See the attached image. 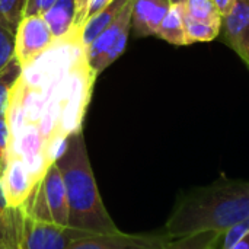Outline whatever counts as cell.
<instances>
[{"label": "cell", "instance_id": "d6986e66", "mask_svg": "<svg viewBox=\"0 0 249 249\" xmlns=\"http://www.w3.org/2000/svg\"><path fill=\"white\" fill-rule=\"evenodd\" d=\"M26 1L28 0H0V25L15 34L25 16Z\"/></svg>", "mask_w": 249, "mask_h": 249}, {"label": "cell", "instance_id": "3957f363", "mask_svg": "<svg viewBox=\"0 0 249 249\" xmlns=\"http://www.w3.org/2000/svg\"><path fill=\"white\" fill-rule=\"evenodd\" d=\"M22 209L35 219L69 226L66 188L61 174L54 162L36 182L32 194Z\"/></svg>", "mask_w": 249, "mask_h": 249}, {"label": "cell", "instance_id": "ac0fdd59", "mask_svg": "<svg viewBox=\"0 0 249 249\" xmlns=\"http://www.w3.org/2000/svg\"><path fill=\"white\" fill-rule=\"evenodd\" d=\"M185 16L200 22L222 23V15L213 0H187L184 3Z\"/></svg>", "mask_w": 249, "mask_h": 249}, {"label": "cell", "instance_id": "83f0119b", "mask_svg": "<svg viewBox=\"0 0 249 249\" xmlns=\"http://www.w3.org/2000/svg\"><path fill=\"white\" fill-rule=\"evenodd\" d=\"M171 1V4H184L187 0H169Z\"/></svg>", "mask_w": 249, "mask_h": 249}, {"label": "cell", "instance_id": "cb8c5ba5", "mask_svg": "<svg viewBox=\"0 0 249 249\" xmlns=\"http://www.w3.org/2000/svg\"><path fill=\"white\" fill-rule=\"evenodd\" d=\"M111 0H90L89 7H88V19L93 15H96L98 12H101ZM86 19V20H88Z\"/></svg>", "mask_w": 249, "mask_h": 249}, {"label": "cell", "instance_id": "30bf717a", "mask_svg": "<svg viewBox=\"0 0 249 249\" xmlns=\"http://www.w3.org/2000/svg\"><path fill=\"white\" fill-rule=\"evenodd\" d=\"M171 7L169 0H134L131 28L137 36H156V32Z\"/></svg>", "mask_w": 249, "mask_h": 249}, {"label": "cell", "instance_id": "d4e9b609", "mask_svg": "<svg viewBox=\"0 0 249 249\" xmlns=\"http://www.w3.org/2000/svg\"><path fill=\"white\" fill-rule=\"evenodd\" d=\"M213 3H214L216 7L219 9L220 15L225 16V15H228V13L232 10V7L235 6L236 0H213Z\"/></svg>", "mask_w": 249, "mask_h": 249}, {"label": "cell", "instance_id": "277c9868", "mask_svg": "<svg viewBox=\"0 0 249 249\" xmlns=\"http://www.w3.org/2000/svg\"><path fill=\"white\" fill-rule=\"evenodd\" d=\"M89 235L92 233L35 219L20 207L18 249H69Z\"/></svg>", "mask_w": 249, "mask_h": 249}, {"label": "cell", "instance_id": "6da1fadb", "mask_svg": "<svg viewBox=\"0 0 249 249\" xmlns=\"http://www.w3.org/2000/svg\"><path fill=\"white\" fill-rule=\"evenodd\" d=\"M249 217V179L220 178L179 194L165 235L181 239L200 232H226Z\"/></svg>", "mask_w": 249, "mask_h": 249}, {"label": "cell", "instance_id": "44dd1931", "mask_svg": "<svg viewBox=\"0 0 249 249\" xmlns=\"http://www.w3.org/2000/svg\"><path fill=\"white\" fill-rule=\"evenodd\" d=\"M10 155V133L6 118H0V175L4 171Z\"/></svg>", "mask_w": 249, "mask_h": 249}, {"label": "cell", "instance_id": "603a6c76", "mask_svg": "<svg viewBox=\"0 0 249 249\" xmlns=\"http://www.w3.org/2000/svg\"><path fill=\"white\" fill-rule=\"evenodd\" d=\"M54 1L55 0H28L26 1V9H25V16L42 15Z\"/></svg>", "mask_w": 249, "mask_h": 249}, {"label": "cell", "instance_id": "5bb4252c", "mask_svg": "<svg viewBox=\"0 0 249 249\" xmlns=\"http://www.w3.org/2000/svg\"><path fill=\"white\" fill-rule=\"evenodd\" d=\"M20 74L22 66L15 57L0 70V118H6L9 96L16 82L20 79Z\"/></svg>", "mask_w": 249, "mask_h": 249}, {"label": "cell", "instance_id": "7a4b0ae2", "mask_svg": "<svg viewBox=\"0 0 249 249\" xmlns=\"http://www.w3.org/2000/svg\"><path fill=\"white\" fill-rule=\"evenodd\" d=\"M54 163L66 188L69 226L90 233L118 232L101 198L82 131L67 137L66 147Z\"/></svg>", "mask_w": 249, "mask_h": 249}, {"label": "cell", "instance_id": "ffe728a7", "mask_svg": "<svg viewBox=\"0 0 249 249\" xmlns=\"http://www.w3.org/2000/svg\"><path fill=\"white\" fill-rule=\"evenodd\" d=\"M15 57V34L0 25V70Z\"/></svg>", "mask_w": 249, "mask_h": 249}, {"label": "cell", "instance_id": "7c38bea8", "mask_svg": "<svg viewBox=\"0 0 249 249\" xmlns=\"http://www.w3.org/2000/svg\"><path fill=\"white\" fill-rule=\"evenodd\" d=\"M130 1L131 0H111L101 12L90 16L83 25L80 32V39L83 47L86 48L108 25H111Z\"/></svg>", "mask_w": 249, "mask_h": 249}, {"label": "cell", "instance_id": "ba28073f", "mask_svg": "<svg viewBox=\"0 0 249 249\" xmlns=\"http://www.w3.org/2000/svg\"><path fill=\"white\" fill-rule=\"evenodd\" d=\"M0 179L9 209L23 207L38 182L26 163L15 155H9L7 165L1 172Z\"/></svg>", "mask_w": 249, "mask_h": 249}, {"label": "cell", "instance_id": "e0dca14e", "mask_svg": "<svg viewBox=\"0 0 249 249\" xmlns=\"http://www.w3.org/2000/svg\"><path fill=\"white\" fill-rule=\"evenodd\" d=\"M222 23L200 22L185 16V35L188 45L196 42H209L219 36Z\"/></svg>", "mask_w": 249, "mask_h": 249}, {"label": "cell", "instance_id": "5b68a950", "mask_svg": "<svg viewBox=\"0 0 249 249\" xmlns=\"http://www.w3.org/2000/svg\"><path fill=\"white\" fill-rule=\"evenodd\" d=\"M133 3L134 0H131L117 16V19L85 48L88 64L95 76L102 73L124 53L131 29Z\"/></svg>", "mask_w": 249, "mask_h": 249}, {"label": "cell", "instance_id": "8992f818", "mask_svg": "<svg viewBox=\"0 0 249 249\" xmlns=\"http://www.w3.org/2000/svg\"><path fill=\"white\" fill-rule=\"evenodd\" d=\"M54 42L55 38L42 15L25 16L15 32V58L23 67L47 51Z\"/></svg>", "mask_w": 249, "mask_h": 249}, {"label": "cell", "instance_id": "52a82bcc", "mask_svg": "<svg viewBox=\"0 0 249 249\" xmlns=\"http://www.w3.org/2000/svg\"><path fill=\"white\" fill-rule=\"evenodd\" d=\"M171 239L165 233H92L69 249H162Z\"/></svg>", "mask_w": 249, "mask_h": 249}, {"label": "cell", "instance_id": "484cf974", "mask_svg": "<svg viewBox=\"0 0 249 249\" xmlns=\"http://www.w3.org/2000/svg\"><path fill=\"white\" fill-rule=\"evenodd\" d=\"M231 249H249V232H247L238 242H235Z\"/></svg>", "mask_w": 249, "mask_h": 249}, {"label": "cell", "instance_id": "4fadbf2b", "mask_svg": "<svg viewBox=\"0 0 249 249\" xmlns=\"http://www.w3.org/2000/svg\"><path fill=\"white\" fill-rule=\"evenodd\" d=\"M156 36L160 39H165L166 42L177 45V47H185L187 35H185V12L184 4H171L168 13L165 15Z\"/></svg>", "mask_w": 249, "mask_h": 249}, {"label": "cell", "instance_id": "7402d4cb", "mask_svg": "<svg viewBox=\"0 0 249 249\" xmlns=\"http://www.w3.org/2000/svg\"><path fill=\"white\" fill-rule=\"evenodd\" d=\"M90 0H76V20H74V34L80 36L82 28L88 19V7Z\"/></svg>", "mask_w": 249, "mask_h": 249}, {"label": "cell", "instance_id": "9a60e30c", "mask_svg": "<svg viewBox=\"0 0 249 249\" xmlns=\"http://www.w3.org/2000/svg\"><path fill=\"white\" fill-rule=\"evenodd\" d=\"M20 209H9L0 217V249H18Z\"/></svg>", "mask_w": 249, "mask_h": 249}, {"label": "cell", "instance_id": "f1b7e54d", "mask_svg": "<svg viewBox=\"0 0 249 249\" xmlns=\"http://www.w3.org/2000/svg\"><path fill=\"white\" fill-rule=\"evenodd\" d=\"M216 247H217V245H212V247H209V248L206 249H216Z\"/></svg>", "mask_w": 249, "mask_h": 249}, {"label": "cell", "instance_id": "8fae6325", "mask_svg": "<svg viewBox=\"0 0 249 249\" xmlns=\"http://www.w3.org/2000/svg\"><path fill=\"white\" fill-rule=\"evenodd\" d=\"M42 18L50 26L55 41L69 38L74 34L76 0H55L42 13Z\"/></svg>", "mask_w": 249, "mask_h": 249}, {"label": "cell", "instance_id": "2e32d148", "mask_svg": "<svg viewBox=\"0 0 249 249\" xmlns=\"http://www.w3.org/2000/svg\"><path fill=\"white\" fill-rule=\"evenodd\" d=\"M223 235H225L223 232H216V231L200 232L181 239H172L162 249H206L212 245H217L222 241Z\"/></svg>", "mask_w": 249, "mask_h": 249}, {"label": "cell", "instance_id": "4316f807", "mask_svg": "<svg viewBox=\"0 0 249 249\" xmlns=\"http://www.w3.org/2000/svg\"><path fill=\"white\" fill-rule=\"evenodd\" d=\"M7 210V203H6V198H4V194H3V188H1V179H0V217L4 214V212Z\"/></svg>", "mask_w": 249, "mask_h": 249}, {"label": "cell", "instance_id": "9c48e42d", "mask_svg": "<svg viewBox=\"0 0 249 249\" xmlns=\"http://www.w3.org/2000/svg\"><path fill=\"white\" fill-rule=\"evenodd\" d=\"M223 41L249 67V0H236L232 10L222 16Z\"/></svg>", "mask_w": 249, "mask_h": 249}]
</instances>
